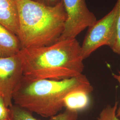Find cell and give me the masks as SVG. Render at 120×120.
I'll list each match as a JSON object with an SVG mask.
<instances>
[{
  "label": "cell",
  "instance_id": "cell-1",
  "mask_svg": "<svg viewBox=\"0 0 120 120\" xmlns=\"http://www.w3.org/2000/svg\"><path fill=\"white\" fill-rule=\"evenodd\" d=\"M23 76L31 80H61L82 74L85 66L81 45L76 38L50 45L22 48L19 53Z\"/></svg>",
  "mask_w": 120,
  "mask_h": 120
},
{
  "label": "cell",
  "instance_id": "cell-2",
  "mask_svg": "<svg viewBox=\"0 0 120 120\" xmlns=\"http://www.w3.org/2000/svg\"><path fill=\"white\" fill-rule=\"evenodd\" d=\"M78 90L90 94L94 88L86 75L61 80H31L23 76L14 91V104L45 117L56 116L64 107L65 98Z\"/></svg>",
  "mask_w": 120,
  "mask_h": 120
},
{
  "label": "cell",
  "instance_id": "cell-3",
  "mask_svg": "<svg viewBox=\"0 0 120 120\" xmlns=\"http://www.w3.org/2000/svg\"><path fill=\"white\" fill-rule=\"evenodd\" d=\"M22 49L48 46L57 42L67 18L63 1L48 7L32 0H17Z\"/></svg>",
  "mask_w": 120,
  "mask_h": 120
},
{
  "label": "cell",
  "instance_id": "cell-4",
  "mask_svg": "<svg viewBox=\"0 0 120 120\" xmlns=\"http://www.w3.org/2000/svg\"><path fill=\"white\" fill-rule=\"evenodd\" d=\"M118 10L119 3L117 1L109 13L89 28L81 45L82 56L84 60L99 48L104 45L112 47L116 40Z\"/></svg>",
  "mask_w": 120,
  "mask_h": 120
},
{
  "label": "cell",
  "instance_id": "cell-5",
  "mask_svg": "<svg viewBox=\"0 0 120 120\" xmlns=\"http://www.w3.org/2000/svg\"><path fill=\"white\" fill-rule=\"evenodd\" d=\"M67 18L64 31L58 41L76 38L86 28L97 21L94 14L88 9L86 0H63Z\"/></svg>",
  "mask_w": 120,
  "mask_h": 120
},
{
  "label": "cell",
  "instance_id": "cell-6",
  "mask_svg": "<svg viewBox=\"0 0 120 120\" xmlns=\"http://www.w3.org/2000/svg\"><path fill=\"white\" fill-rule=\"evenodd\" d=\"M23 77L22 63L19 53L0 57V95L9 107L13 105L14 91Z\"/></svg>",
  "mask_w": 120,
  "mask_h": 120
},
{
  "label": "cell",
  "instance_id": "cell-7",
  "mask_svg": "<svg viewBox=\"0 0 120 120\" xmlns=\"http://www.w3.org/2000/svg\"><path fill=\"white\" fill-rule=\"evenodd\" d=\"M0 23L17 36L19 24L17 0H0Z\"/></svg>",
  "mask_w": 120,
  "mask_h": 120
},
{
  "label": "cell",
  "instance_id": "cell-8",
  "mask_svg": "<svg viewBox=\"0 0 120 120\" xmlns=\"http://www.w3.org/2000/svg\"><path fill=\"white\" fill-rule=\"evenodd\" d=\"M22 49L17 35L0 23V57L16 55Z\"/></svg>",
  "mask_w": 120,
  "mask_h": 120
},
{
  "label": "cell",
  "instance_id": "cell-9",
  "mask_svg": "<svg viewBox=\"0 0 120 120\" xmlns=\"http://www.w3.org/2000/svg\"><path fill=\"white\" fill-rule=\"evenodd\" d=\"M10 110L12 120H38L32 112L15 104L10 107ZM78 116L77 112L65 109L63 112L52 117L50 120H77Z\"/></svg>",
  "mask_w": 120,
  "mask_h": 120
},
{
  "label": "cell",
  "instance_id": "cell-10",
  "mask_svg": "<svg viewBox=\"0 0 120 120\" xmlns=\"http://www.w3.org/2000/svg\"><path fill=\"white\" fill-rule=\"evenodd\" d=\"M90 94L83 90L73 92L64 99V107L77 112L85 109L90 105Z\"/></svg>",
  "mask_w": 120,
  "mask_h": 120
},
{
  "label": "cell",
  "instance_id": "cell-11",
  "mask_svg": "<svg viewBox=\"0 0 120 120\" xmlns=\"http://www.w3.org/2000/svg\"><path fill=\"white\" fill-rule=\"evenodd\" d=\"M117 102L113 106L108 105L100 112L96 120H119L116 116Z\"/></svg>",
  "mask_w": 120,
  "mask_h": 120
},
{
  "label": "cell",
  "instance_id": "cell-12",
  "mask_svg": "<svg viewBox=\"0 0 120 120\" xmlns=\"http://www.w3.org/2000/svg\"><path fill=\"white\" fill-rule=\"evenodd\" d=\"M117 1L119 3V10L116 22V40L111 49L115 53L120 55V0H117Z\"/></svg>",
  "mask_w": 120,
  "mask_h": 120
},
{
  "label": "cell",
  "instance_id": "cell-13",
  "mask_svg": "<svg viewBox=\"0 0 120 120\" xmlns=\"http://www.w3.org/2000/svg\"><path fill=\"white\" fill-rule=\"evenodd\" d=\"M0 120H12L10 108L8 107L3 97L0 95Z\"/></svg>",
  "mask_w": 120,
  "mask_h": 120
},
{
  "label": "cell",
  "instance_id": "cell-14",
  "mask_svg": "<svg viewBox=\"0 0 120 120\" xmlns=\"http://www.w3.org/2000/svg\"><path fill=\"white\" fill-rule=\"evenodd\" d=\"M40 4L48 7H54L59 4L63 0H32Z\"/></svg>",
  "mask_w": 120,
  "mask_h": 120
},
{
  "label": "cell",
  "instance_id": "cell-15",
  "mask_svg": "<svg viewBox=\"0 0 120 120\" xmlns=\"http://www.w3.org/2000/svg\"><path fill=\"white\" fill-rule=\"evenodd\" d=\"M113 76L114 78L117 80V81L119 82L120 86V71L118 73V74H113ZM116 116L119 118L120 117V104L119 108H117L116 111Z\"/></svg>",
  "mask_w": 120,
  "mask_h": 120
}]
</instances>
